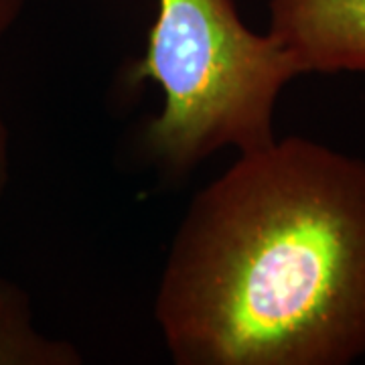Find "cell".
<instances>
[{
    "instance_id": "277c9868",
    "label": "cell",
    "mask_w": 365,
    "mask_h": 365,
    "mask_svg": "<svg viewBox=\"0 0 365 365\" xmlns=\"http://www.w3.org/2000/svg\"><path fill=\"white\" fill-rule=\"evenodd\" d=\"M83 355L63 339L43 335L33 323L31 299L0 278V365H81Z\"/></svg>"
},
{
    "instance_id": "3957f363",
    "label": "cell",
    "mask_w": 365,
    "mask_h": 365,
    "mask_svg": "<svg viewBox=\"0 0 365 365\" xmlns=\"http://www.w3.org/2000/svg\"><path fill=\"white\" fill-rule=\"evenodd\" d=\"M268 33L300 73H365V0H270Z\"/></svg>"
},
{
    "instance_id": "5b68a950",
    "label": "cell",
    "mask_w": 365,
    "mask_h": 365,
    "mask_svg": "<svg viewBox=\"0 0 365 365\" xmlns=\"http://www.w3.org/2000/svg\"><path fill=\"white\" fill-rule=\"evenodd\" d=\"M9 170H11V138H9V126L0 110V203L4 199V191L9 185Z\"/></svg>"
},
{
    "instance_id": "7a4b0ae2",
    "label": "cell",
    "mask_w": 365,
    "mask_h": 365,
    "mask_svg": "<svg viewBox=\"0 0 365 365\" xmlns=\"http://www.w3.org/2000/svg\"><path fill=\"white\" fill-rule=\"evenodd\" d=\"M302 76L270 33L244 25L235 0H157V19L130 83L153 81L163 108L144 132L153 158L185 175L225 148L272 143L282 90Z\"/></svg>"
},
{
    "instance_id": "8992f818",
    "label": "cell",
    "mask_w": 365,
    "mask_h": 365,
    "mask_svg": "<svg viewBox=\"0 0 365 365\" xmlns=\"http://www.w3.org/2000/svg\"><path fill=\"white\" fill-rule=\"evenodd\" d=\"M29 0H0V39L11 31V26L19 21Z\"/></svg>"
},
{
    "instance_id": "6da1fadb",
    "label": "cell",
    "mask_w": 365,
    "mask_h": 365,
    "mask_svg": "<svg viewBox=\"0 0 365 365\" xmlns=\"http://www.w3.org/2000/svg\"><path fill=\"white\" fill-rule=\"evenodd\" d=\"M177 365L365 355V160L302 136L237 153L189 203L155 299Z\"/></svg>"
}]
</instances>
